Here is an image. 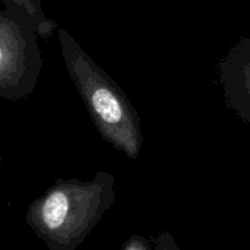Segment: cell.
Instances as JSON below:
<instances>
[{"mask_svg": "<svg viewBox=\"0 0 250 250\" xmlns=\"http://www.w3.org/2000/svg\"><path fill=\"white\" fill-rule=\"evenodd\" d=\"M116 178L98 172L92 181L58 180L34 199L26 221L49 250H76L116 200Z\"/></svg>", "mask_w": 250, "mask_h": 250, "instance_id": "obj_1", "label": "cell"}, {"mask_svg": "<svg viewBox=\"0 0 250 250\" xmlns=\"http://www.w3.org/2000/svg\"><path fill=\"white\" fill-rule=\"evenodd\" d=\"M66 70L80 93L85 109L104 141L137 159L143 146L141 121L136 107L120 85L102 70L66 29H59Z\"/></svg>", "mask_w": 250, "mask_h": 250, "instance_id": "obj_2", "label": "cell"}, {"mask_svg": "<svg viewBox=\"0 0 250 250\" xmlns=\"http://www.w3.org/2000/svg\"><path fill=\"white\" fill-rule=\"evenodd\" d=\"M0 9V98L17 102L36 89L43 67L38 32L28 12L9 0Z\"/></svg>", "mask_w": 250, "mask_h": 250, "instance_id": "obj_3", "label": "cell"}, {"mask_svg": "<svg viewBox=\"0 0 250 250\" xmlns=\"http://www.w3.org/2000/svg\"><path fill=\"white\" fill-rule=\"evenodd\" d=\"M219 70L227 106L250 125V38L243 37L229 49Z\"/></svg>", "mask_w": 250, "mask_h": 250, "instance_id": "obj_4", "label": "cell"}, {"mask_svg": "<svg viewBox=\"0 0 250 250\" xmlns=\"http://www.w3.org/2000/svg\"><path fill=\"white\" fill-rule=\"evenodd\" d=\"M0 1H4V0H0ZM9 1L19 5L20 7L28 12V15L36 23L38 36L42 38L46 39L53 34L55 29H58V24L44 14L43 7H42V0H9Z\"/></svg>", "mask_w": 250, "mask_h": 250, "instance_id": "obj_5", "label": "cell"}, {"mask_svg": "<svg viewBox=\"0 0 250 250\" xmlns=\"http://www.w3.org/2000/svg\"><path fill=\"white\" fill-rule=\"evenodd\" d=\"M155 250H180L170 232H163L155 241Z\"/></svg>", "mask_w": 250, "mask_h": 250, "instance_id": "obj_6", "label": "cell"}, {"mask_svg": "<svg viewBox=\"0 0 250 250\" xmlns=\"http://www.w3.org/2000/svg\"><path fill=\"white\" fill-rule=\"evenodd\" d=\"M120 250H151L148 239L142 236H132Z\"/></svg>", "mask_w": 250, "mask_h": 250, "instance_id": "obj_7", "label": "cell"}, {"mask_svg": "<svg viewBox=\"0 0 250 250\" xmlns=\"http://www.w3.org/2000/svg\"><path fill=\"white\" fill-rule=\"evenodd\" d=\"M1 163H2V160H1V158H0V165H1Z\"/></svg>", "mask_w": 250, "mask_h": 250, "instance_id": "obj_8", "label": "cell"}]
</instances>
